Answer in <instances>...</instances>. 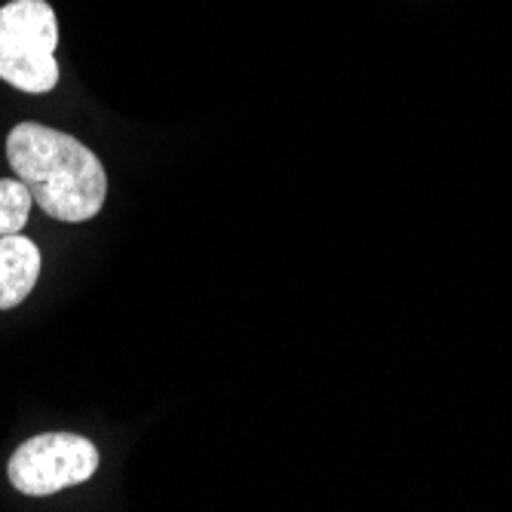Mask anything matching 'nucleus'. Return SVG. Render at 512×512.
Instances as JSON below:
<instances>
[{"label": "nucleus", "mask_w": 512, "mask_h": 512, "mask_svg": "<svg viewBox=\"0 0 512 512\" xmlns=\"http://www.w3.org/2000/svg\"><path fill=\"white\" fill-rule=\"evenodd\" d=\"M59 25L46 0H10L0 7V80L22 92H50L59 83Z\"/></svg>", "instance_id": "obj_2"}, {"label": "nucleus", "mask_w": 512, "mask_h": 512, "mask_svg": "<svg viewBox=\"0 0 512 512\" xmlns=\"http://www.w3.org/2000/svg\"><path fill=\"white\" fill-rule=\"evenodd\" d=\"M31 191L19 178H0V237L22 234L31 215Z\"/></svg>", "instance_id": "obj_5"}, {"label": "nucleus", "mask_w": 512, "mask_h": 512, "mask_svg": "<svg viewBox=\"0 0 512 512\" xmlns=\"http://www.w3.org/2000/svg\"><path fill=\"white\" fill-rule=\"evenodd\" d=\"M40 276V249L19 234L0 237V310L19 307Z\"/></svg>", "instance_id": "obj_4"}, {"label": "nucleus", "mask_w": 512, "mask_h": 512, "mask_svg": "<svg viewBox=\"0 0 512 512\" xmlns=\"http://www.w3.org/2000/svg\"><path fill=\"white\" fill-rule=\"evenodd\" d=\"M7 160L31 191V200L50 218L77 224L105 206V166L74 135L40 123H19L7 135Z\"/></svg>", "instance_id": "obj_1"}, {"label": "nucleus", "mask_w": 512, "mask_h": 512, "mask_svg": "<svg viewBox=\"0 0 512 512\" xmlns=\"http://www.w3.org/2000/svg\"><path fill=\"white\" fill-rule=\"evenodd\" d=\"M99 470V448L77 433H43L16 448L7 476L28 497H50L89 482Z\"/></svg>", "instance_id": "obj_3"}]
</instances>
